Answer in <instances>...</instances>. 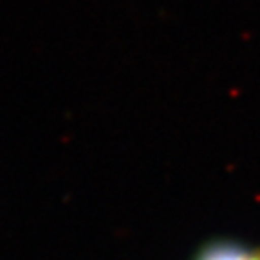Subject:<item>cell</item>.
Returning a JSON list of instances; mask_svg holds the SVG:
<instances>
[{
	"instance_id": "obj_1",
	"label": "cell",
	"mask_w": 260,
	"mask_h": 260,
	"mask_svg": "<svg viewBox=\"0 0 260 260\" xmlns=\"http://www.w3.org/2000/svg\"><path fill=\"white\" fill-rule=\"evenodd\" d=\"M199 260H260V251L237 248V246H217L203 253Z\"/></svg>"
}]
</instances>
